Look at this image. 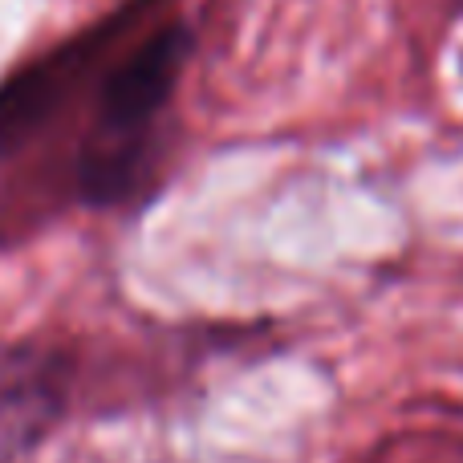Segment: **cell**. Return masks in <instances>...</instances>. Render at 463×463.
<instances>
[{
	"label": "cell",
	"instance_id": "cell-1",
	"mask_svg": "<svg viewBox=\"0 0 463 463\" xmlns=\"http://www.w3.org/2000/svg\"><path fill=\"white\" fill-rule=\"evenodd\" d=\"M187 53H192V29L184 21H167L110 65L102 81L98 138L81 159L78 175V187L90 203H114L135 192L138 146L167 110Z\"/></svg>",
	"mask_w": 463,
	"mask_h": 463
},
{
	"label": "cell",
	"instance_id": "cell-3",
	"mask_svg": "<svg viewBox=\"0 0 463 463\" xmlns=\"http://www.w3.org/2000/svg\"><path fill=\"white\" fill-rule=\"evenodd\" d=\"M78 53L70 49L65 57L37 61L24 73H16L8 86H0V155H13L16 146L37 135L41 122L53 114L65 81L78 73Z\"/></svg>",
	"mask_w": 463,
	"mask_h": 463
},
{
	"label": "cell",
	"instance_id": "cell-2",
	"mask_svg": "<svg viewBox=\"0 0 463 463\" xmlns=\"http://www.w3.org/2000/svg\"><path fill=\"white\" fill-rule=\"evenodd\" d=\"M73 358L61 345L0 342V463H24L70 415Z\"/></svg>",
	"mask_w": 463,
	"mask_h": 463
}]
</instances>
